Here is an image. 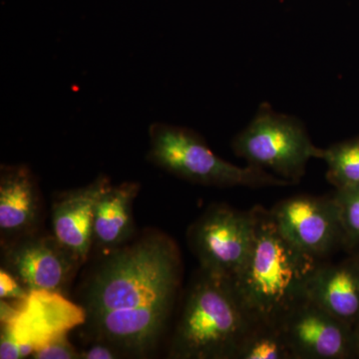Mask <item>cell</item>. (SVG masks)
Returning a JSON list of instances; mask_svg holds the SVG:
<instances>
[{
    "label": "cell",
    "mask_w": 359,
    "mask_h": 359,
    "mask_svg": "<svg viewBox=\"0 0 359 359\" xmlns=\"http://www.w3.org/2000/svg\"><path fill=\"white\" fill-rule=\"evenodd\" d=\"M238 359H294L278 327L257 325L245 339Z\"/></svg>",
    "instance_id": "obj_16"
},
{
    "label": "cell",
    "mask_w": 359,
    "mask_h": 359,
    "mask_svg": "<svg viewBox=\"0 0 359 359\" xmlns=\"http://www.w3.org/2000/svg\"><path fill=\"white\" fill-rule=\"evenodd\" d=\"M351 255H353V256H355L356 257H358V259H359V245L358 247V249H356L355 250H354V252H353V254H351Z\"/></svg>",
    "instance_id": "obj_23"
},
{
    "label": "cell",
    "mask_w": 359,
    "mask_h": 359,
    "mask_svg": "<svg viewBox=\"0 0 359 359\" xmlns=\"http://www.w3.org/2000/svg\"><path fill=\"white\" fill-rule=\"evenodd\" d=\"M278 327L294 359L359 358L353 327L308 297L297 304Z\"/></svg>",
    "instance_id": "obj_8"
},
{
    "label": "cell",
    "mask_w": 359,
    "mask_h": 359,
    "mask_svg": "<svg viewBox=\"0 0 359 359\" xmlns=\"http://www.w3.org/2000/svg\"><path fill=\"white\" fill-rule=\"evenodd\" d=\"M0 358H22L18 339L14 337L11 327L4 325H1V335H0Z\"/></svg>",
    "instance_id": "obj_20"
},
{
    "label": "cell",
    "mask_w": 359,
    "mask_h": 359,
    "mask_svg": "<svg viewBox=\"0 0 359 359\" xmlns=\"http://www.w3.org/2000/svg\"><path fill=\"white\" fill-rule=\"evenodd\" d=\"M255 237V214L212 205L188 230L189 245L200 269L233 278L247 262Z\"/></svg>",
    "instance_id": "obj_6"
},
{
    "label": "cell",
    "mask_w": 359,
    "mask_h": 359,
    "mask_svg": "<svg viewBox=\"0 0 359 359\" xmlns=\"http://www.w3.org/2000/svg\"><path fill=\"white\" fill-rule=\"evenodd\" d=\"M306 297L337 320L354 327L359 320V259L353 255L337 264L320 263Z\"/></svg>",
    "instance_id": "obj_13"
},
{
    "label": "cell",
    "mask_w": 359,
    "mask_h": 359,
    "mask_svg": "<svg viewBox=\"0 0 359 359\" xmlns=\"http://www.w3.org/2000/svg\"><path fill=\"white\" fill-rule=\"evenodd\" d=\"M334 199L344 233V250L353 254L359 245V185L337 189Z\"/></svg>",
    "instance_id": "obj_17"
},
{
    "label": "cell",
    "mask_w": 359,
    "mask_h": 359,
    "mask_svg": "<svg viewBox=\"0 0 359 359\" xmlns=\"http://www.w3.org/2000/svg\"><path fill=\"white\" fill-rule=\"evenodd\" d=\"M119 351H116L114 347L103 342H94L91 346L80 351L81 359H115L121 358Z\"/></svg>",
    "instance_id": "obj_21"
},
{
    "label": "cell",
    "mask_w": 359,
    "mask_h": 359,
    "mask_svg": "<svg viewBox=\"0 0 359 359\" xmlns=\"http://www.w3.org/2000/svg\"><path fill=\"white\" fill-rule=\"evenodd\" d=\"M86 318L83 306L68 301L61 292L32 290L20 302L18 318L7 327L18 339L23 358L82 327Z\"/></svg>",
    "instance_id": "obj_10"
},
{
    "label": "cell",
    "mask_w": 359,
    "mask_h": 359,
    "mask_svg": "<svg viewBox=\"0 0 359 359\" xmlns=\"http://www.w3.org/2000/svg\"><path fill=\"white\" fill-rule=\"evenodd\" d=\"M140 190V184L125 182L103 191L94 212L93 247L107 255L133 238V205Z\"/></svg>",
    "instance_id": "obj_14"
},
{
    "label": "cell",
    "mask_w": 359,
    "mask_h": 359,
    "mask_svg": "<svg viewBox=\"0 0 359 359\" xmlns=\"http://www.w3.org/2000/svg\"><path fill=\"white\" fill-rule=\"evenodd\" d=\"M80 266L53 235L37 231L4 245L1 269L15 276L28 292L63 294Z\"/></svg>",
    "instance_id": "obj_9"
},
{
    "label": "cell",
    "mask_w": 359,
    "mask_h": 359,
    "mask_svg": "<svg viewBox=\"0 0 359 359\" xmlns=\"http://www.w3.org/2000/svg\"><path fill=\"white\" fill-rule=\"evenodd\" d=\"M233 152L250 166L276 175L292 184L306 173V164L321 157L304 125L290 116L278 114L263 105L249 126L231 144Z\"/></svg>",
    "instance_id": "obj_5"
},
{
    "label": "cell",
    "mask_w": 359,
    "mask_h": 359,
    "mask_svg": "<svg viewBox=\"0 0 359 359\" xmlns=\"http://www.w3.org/2000/svg\"><path fill=\"white\" fill-rule=\"evenodd\" d=\"M29 292L15 276L4 269H0V299L14 302L25 301Z\"/></svg>",
    "instance_id": "obj_19"
},
{
    "label": "cell",
    "mask_w": 359,
    "mask_h": 359,
    "mask_svg": "<svg viewBox=\"0 0 359 359\" xmlns=\"http://www.w3.org/2000/svg\"><path fill=\"white\" fill-rule=\"evenodd\" d=\"M41 197L36 177L26 165L0 168V235L2 245L39 231Z\"/></svg>",
    "instance_id": "obj_12"
},
{
    "label": "cell",
    "mask_w": 359,
    "mask_h": 359,
    "mask_svg": "<svg viewBox=\"0 0 359 359\" xmlns=\"http://www.w3.org/2000/svg\"><path fill=\"white\" fill-rule=\"evenodd\" d=\"M269 211L283 236L309 256L321 261L337 249H344L334 196H294L280 201Z\"/></svg>",
    "instance_id": "obj_7"
},
{
    "label": "cell",
    "mask_w": 359,
    "mask_h": 359,
    "mask_svg": "<svg viewBox=\"0 0 359 359\" xmlns=\"http://www.w3.org/2000/svg\"><path fill=\"white\" fill-rule=\"evenodd\" d=\"M149 162L180 179L199 185L280 187L290 185L259 168L238 167L219 158L197 132L186 127L155 122L149 127Z\"/></svg>",
    "instance_id": "obj_4"
},
{
    "label": "cell",
    "mask_w": 359,
    "mask_h": 359,
    "mask_svg": "<svg viewBox=\"0 0 359 359\" xmlns=\"http://www.w3.org/2000/svg\"><path fill=\"white\" fill-rule=\"evenodd\" d=\"M320 159L327 163V178L335 189L359 185V137L323 149Z\"/></svg>",
    "instance_id": "obj_15"
},
{
    "label": "cell",
    "mask_w": 359,
    "mask_h": 359,
    "mask_svg": "<svg viewBox=\"0 0 359 359\" xmlns=\"http://www.w3.org/2000/svg\"><path fill=\"white\" fill-rule=\"evenodd\" d=\"M34 359H78L80 351L68 340L67 335L53 340L32 354Z\"/></svg>",
    "instance_id": "obj_18"
},
{
    "label": "cell",
    "mask_w": 359,
    "mask_h": 359,
    "mask_svg": "<svg viewBox=\"0 0 359 359\" xmlns=\"http://www.w3.org/2000/svg\"><path fill=\"white\" fill-rule=\"evenodd\" d=\"M231 278L200 269L187 290L169 346L170 358L238 359L256 327Z\"/></svg>",
    "instance_id": "obj_3"
},
{
    "label": "cell",
    "mask_w": 359,
    "mask_h": 359,
    "mask_svg": "<svg viewBox=\"0 0 359 359\" xmlns=\"http://www.w3.org/2000/svg\"><path fill=\"white\" fill-rule=\"evenodd\" d=\"M110 184V179L101 175L88 185L58 194L52 205L53 236L80 266L93 248L97 201Z\"/></svg>",
    "instance_id": "obj_11"
},
{
    "label": "cell",
    "mask_w": 359,
    "mask_h": 359,
    "mask_svg": "<svg viewBox=\"0 0 359 359\" xmlns=\"http://www.w3.org/2000/svg\"><path fill=\"white\" fill-rule=\"evenodd\" d=\"M181 278L178 247L160 231H145L106 255L82 292L84 325L93 342L121 355L148 358L166 332Z\"/></svg>",
    "instance_id": "obj_1"
},
{
    "label": "cell",
    "mask_w": 359,
    "mask_h": 359,
    "mask_svg": "<svg viewBox=\"0 0 359 359\" xmlns=\"http://www.w3.org/2000/svg\"><path fill=\"white\" fill-rule=\"evenodd\" d=\"M255 237L250 256L231 278L238 299L256 325L278 327L306 297L309 280L320 259L283 236L271 211L255 207Z\"/></svg>",
    "instance_id": "obj_2"
},
{
    "label": "cell",
    "mask_w": 359,
    "mask_h": 359,
    "mask_svg": "<svg viewBox=\"0 0 359 359\" xmlns=\"http://www.w3.org/2000/svg\"><path fill=\"white\" fill-rule=\"evenodd\" d=\"M353 330H354V337H355L356 347H358V358H359V320L358 321V323H356V325H354Z\"/></svg>",
    "instance_id": "obj_22"
}]
</instances>
